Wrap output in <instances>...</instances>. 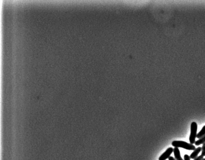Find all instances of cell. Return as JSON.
<instances>
[{
    "instance_id": "6da1fadb",
    "label": "cell",
    "mask_w": 205,
    "mask_h": 160,
    "mask_svg": "<svg viewBox=\"0 0 205 160\" xmlns=\"http://www.w3.org/2000/svg\"><path fill=\"white\" fill-rule=\"evenodd\" d=\"M172 145L174 147L182 148L189 151H194L196 149L195 146L183 141H174L172 142Z\"/></svg>"
},
{
    "instance_id": "7a4b0ae2",
    "label": "cell",
    "mask_w": 205,
    "mask_h": 160,
    "mask_svg": "<svg viewBox=\"0 0 205 160\" xmlns=\"http://www.w3.org/2000/svg\"><path fill=\"white\" fill-rule=\"evenodd\" d=\"M198 126L196 122H192L191 125V133L189 136L190 143L193 144L196 142V138L197 131Z\"/></svg>"
},
{
    "instance_id": "3957f363",
    "label": "cell",
    "mask_w": 205,
    "mask_h": 160,
    "mask_svg": "<svg viewBox=\"0 0 205 160\" xmlns=\"http://www.w3.org/2000/svg\"><path fill=\"white\" fill-rule=\"evenodd\" d=\"M173 151L174 149L172 147H169L160 157L159 160H166L169 158Z\"/></svg>"
},
{
    "instance_id": "277c9868",
    "label": "cell",
    "mask_w": 205,
    "mask_h": 160,
    "mask_svg": "<svg viewBox=\"0 0 205 160\" xmlns=\"http://www.w3.org/2000/svg\"><path fill=\"white\" fill-rule=\"evenodd\" d=\"M174 154L176 160H183L181 157L180 151L178 147H174Z\"/></svg>"
},
{
    "instance_id": "5b68a950",
    "label": "cell",
    "mask_w": 205,
    "mask_h": 160,
    "mask_svg": "<svg viewBox=\"0 0 205 160\" xmlns=\"http://www.w3.org/2000/svg\"><path fill=\"white\" fill-rule=\"evenodd\" d=\"M201 151V147H198V148H196V149L193 151V152L191 154L190 156V158H191V159H195L196 157H197L199 153Z\"/></svg>"
},
{
    "instance_id": "8992f818",
    "label": "cell",
    "mask_w": 205,
    "mask_h": 160,
    "mask_svg": "<svg viewBox=\"0 0 205 160\" xmlns=\"http://www.w3.org/2000/svg\"><path fill=\"white\" fill-rule=\"evenodd\" d=\"M205 135V126H203L200 131L197 134L196 138L200 139Z\"/></svg>"
},
{
    "instance_id": "52a82bcc",
    "label": "cell",
    "mask_w": 205,
    "mask_h": 160,
    "mask_svg": "<svg viewBox=\"0 0 205 160\" xmlns=\"http://www.w3.org/2000/svg\"><path fill=\"white\" fill-rule=\"evenodd\" d=\"M204 143H205V135L199 139L198 141H196L195 143L196 146H200L201 144H203Z\"/></svg>"
},
{
    "instance_id": "ba28073f",
    "label": "cell",
    "mask_w": 205,
    "mask_h": 160,
    "mask_svg": "<svg viewBox=\"0 0 205 160\" xmlns=\"http://www.w3.org/2000/svg\"><path fill=\"white\" fill-rule=\"evenodd\" d=\"M201 155L203 157L205 156V143L202 144V147Z\"/></svg>"
},
{
    "instance_id": "9c48e42d",
    "label": "cell",
    "mask_w": 205,
    "mask_h": 160,
    "mask_svg": "<svg viewBox=\"0 0 205 160\" xmlns=\"http://www.w3.org/2000/svg\"><path fill=\"white\" fill-rule=\"evenodd\" d=\"M203 159H204V158H203V157L201 155L197 157H196V158H195V159H194V160H202Z\"/></svg>"
},
{
    "instance_id": "30bf717a",
    "label": "cell",
    "mask_w": 205,
    "mask_h": 160,
    "mask_svg": "<svg viewBox=\"0 0 205 160\" xmlns=\"http://www.w3.org/2000/svg\"><path fill=\"white\" fill-rule=\"evenodd\" d=\"M184 160H190V156L188 155H185L184 156Z\"/></svg>"
},
{
    "instance_id": "8fae6325",
    "label": "cell",
    "mask_w": 205,
    "mask_h": 160,
    "mask_svg": "<svg viewBox=\"0 0 205 160\" xmlns=\"http://www.w3.org/2000/svg\"><path fill=\"white\" fill-rule=\"evenodd\" d=\"M168 160H176V159L174 158L173 157L170 156V157L168 158Z\"/></svg>"
},
{
    "instance_id": "7c38bea8",
    "label": "cell",
    "mask_w": 205,
    "mask_h": 160,
    "mask_svg": "<svg viewBox=\"0 0 205 160\" xmlns=\"http://www.w3.org/2000/svg\"><path fill=\"white\" fill-rule=\"evenodd\" d=\"M202 160H205V158H204V159H203Z\"/></svg>"
}]
</instances>
